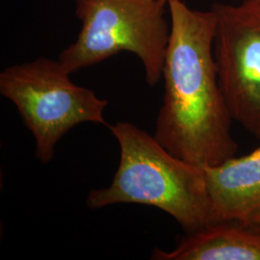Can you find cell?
Segmentation results:
<instances>
[{"instance_id": "cell-1", "label": "cell", "mask_w": 260, "mask_h": 260, "mask_svg": "<svg viewBox=\"0 0 260 260\" xmlns=\"http://www.w3.org/2000/svg\"><path fill=\"white\" fill-rule=\"evenodd\" d=\"M168 10L164 98L153 136L175 156L199 167L215 166L238 150L214 57L216 17L212 10L190 9L181 0H168Z\"/></svg>"}, {"instance_id": "cell-2", "label": "cell", "mask_w": 260, "mask_h": 260, "mask_svg": "<svg viewBox=\"0 0 260 260\" xmlns=\"http://www.w3.org/2000/svg\"><path fill=\"white\" fill-rule=\"evenodd\" d=\"M108 128L119 144L120 163L110 185L87 196L90 209L149 205L169 214L187 233L212 223L204 168L175 156L153 135L129 121Z\"/></svg>"}, {"instance_id": "cell-3", "label": "cell", "mask_w": 260, "mask_h": 260, "mask_svg": "<svg viewBox=\"0 0 260 260\" xmlns=\"http://www.w3.org/2000/svg\"><path fill=\"white\" fill-rule=\"evenodd\" d=\"M168 0H76L81 29L59 61L71 75L121 51L137 56L145 78L154 87L162 78L171 34Z\"/></svg>"}, {"instance_id": "cell-4", "label": "cell", "mask_w": 260, "mask_h": 260, "mask_svg": "<svg viewBox=\"0 0 260 260\" xmlns=\"http://www.w3.org/2000/svg\"><path fill=\"white\" fill-rule=\"evenodd\" d=\"M70 75L59 60L45 57L10 66L0 74V93L17 107L35 140V157L43 164L52 160L57 143L76 125L108 126V102L74 83Z\"/></svg>"}, {"instance_id": "cell-5", "label": "cell", "mask_w": 260, "mask_h": 260, "mask_svg": "<svg viewBox=\"0 0 260 260\" xmlns=\"http://www.w3.org/2000/svg\"><path fill=\"white\" fill-rule=\"evenodd\" d=\"M214 57L233 121L260 140V6L216 4Z\"/></svg>"}, {"instance_id": "cell-6", "label": "cell", "mask_w": 260, "mask_h": 260, "mask_svg": "<svg viewBox=\"0 0 260 260\" xmlns=\"http://www.w3.org/2000/svg\"><path fill=\"white\" fill-rule=\"evenodd\" d=\"M204 171L212 223L232 222L260 233V146Z\"/></svg>"}, {"instance_id": "cell-7", "label": "cell", "mask_w": 260, "mask_h": 260, "mask_svg": "<svg viewBox=\"0 0 260 260\" xmlns=\"http://www.w3.org/2000/svg\"><path fill=\"white\" fill-rule=\"evenodd\" d=\"M155 260H260V233L238 223L217 222L187 233L166 251L154 249Z\"/></svg>"}, {"instance_id": "cell-8", "label": "cell", "mask_w": 260, "mask_h": 260, "mask_svg": "<svg viewBox=\"0 0 260 260\" xmlns=\"http://www.w3.org/2000/svg\"><path fill=\"white\" fill-rule=\"evenodd\" d=\"M253 1H254V2H256V3H257V4L260 6V0H253Z\"/></svg>"}]
</instances>
